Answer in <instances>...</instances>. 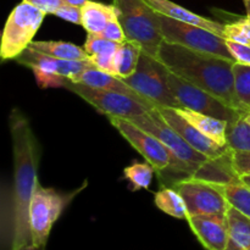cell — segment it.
Instances as JSON below:
<instances>
[{"label": "cell", "mask_w": 250, "mask_h": 250, "mask_svg": "<svg viewBox=\"0 0 250 250\" xmlns=\"http://www.w3.org/2000/svg\"><path fill=\"white\" fill-rule=\"evenodd\" d=\"M14 151V185L7 214H2L1 250L32 246L29 205L38 182L39 146L27 117L14 109L9 116Z\"/></svg>", "instance_id": "cell-1"}, {"label": "cell", "mask_w": 250, "mask_h": 250, "mask_svg": "<svg viewBox=\"0 0 250 250\" xmlns=\"http://www.w3.org/2000/svg\"><path fill=\"white\" fill-rule=\"evenodd\" d=\"M156 59L168 72L224 100L226 104L248 114L238 102L234 90L233 65L236 61L190 50L164 41Z\"/></svg>", "instance_id": "cell-2"}, {"label": "cell", "mask_w": 250, "mask_h": 250, "mask_svg": "<svg viewBox=\"0 0 250 250\" xmlns=\"http://www.w3.org/2000/svg\"><path fill=\"white\" fill-rule=\"evenodd\" d=\"M117 20L126 34V41L141 45L146 53L155 56L163 44L160 14L146 0H112Z\"/></svg>", "instance_id": "cell-3"}, {"label": "cell", "mask_w": 250, "mask_h": 250, "mask_svg": "<svg viewBox=\"0 0 250 250\" xmlns=\"http://www.w3.org/2000/svg\"><path fill=\"white\" fill-rule=\"evenodd\" d=\"M82 188L70 193H62L53 188L43 187L39 181L37 182L29 205V227L32 244L34 247L45 248L54 224Z\"/></svg>", "instance_id": "cell-4"}, {"label": "cell", "mask_w": 250, "mask_h": 250, "mask_svg": "<svg viewBox=\"0 0 250 250\" xmlns=\"http://www.w3.org/2000/svg\"><path fill=\"white\" fill-rule=\"evenodd\" d=\"M45 12L27 1L20 2L10 12L2 31L0 58L2 61L16 60L41 28Z\"/></svg>", "instance_id": "cell-5"}, {"label": "cell", "mask_w": 250, "mask_h": 250, "mask_svg": "<svg viewBox=\"0 0 250 250\" xmlns=\"http://www.w3.org/2000/svg\"><path fill=\"white\" fill-rule=\"evenodd\" d=\"M167 77V68L155 56L143 50L136 72L124 81L155 107L181 109L180 103L168 84Z\"/></svg>", "instance_id": "cell-6"}, {"label": "cell", "mask_w": 250, "mask_h": 250, "mask_svg": "<svg viewBox=\"0 0 250 250\" xmlns=\"http://www.w3.org/2000/svg\"><path fill=\"white\" fill-rule=\"evenodd\" d=\"M107 119L110 124L121 133V136L146 159V163L155 168V171L163 172L166 168L172 167L173 170L190 175L189 168L176 156H173L170 149L164 146L155 136L144 131L129 120L115 116H107Z\"/></svg>", "instance_id": "cell-7"}, {"label": "cell", "mask_w": 250, "mask_h": 250, "mask_svg": "<svg viewBox=\"0 0 250 250\" xmlns=\"http://www.w3.org/2000/svg\"><path fill=\"white\" fill-rule=\"evenodd\" d=\"M160 21L161 33H163L164 41L167 43L177 44L190 50L211 54V55L234 61L226 44V39L217 36L214 32H210L194 24L176 21L164 15H160Z\"/></svg>", "instance_id": "cell-8"}, {"label": "cell", "mask_w": 250, "mask_h": 250, "mask_svg": "<svg viewBox=\"0 0 250 250\" xmlns=\"http://www.w3.org/2000/svg\"><path fill=\"white\" fill-rule=\"evenodd\" d=\"M137 125L138 127L143 128L144 131L149 132L150 134L155 136L164 146H167L173 156L182 161L190 171L193 176L203 165L210 161L209 158L203 155L198 150L193 149L160 115L159 110H149L146 114L138 115L129 120Z\"/></svg>", "instance_id": "cell-9"}, {"label": "cell", "mask_w": 250, "mask_h": 250, "mask_svg": "<svg viewBox=\"0 0 250 250\" xmlns=\"http://www.w3.org/2000/svg\"><path fill=\"white\" fill-rule=\"evenodd\" d=\"M167 78L171 90L180 103L181 109L185 107L193 110L199 114L224 120L229 124L236 122L243 115H246L244 112L229 106L224 100L215 97L211 93L193 85L192 83L182 80L173 73L168 72Z\"/></svg>", "instance_id": "cell-10"}, {"label": "cell", "mask_w": 250, "mask_h": 250, "mask_svg": "<svg viewBox=\"0 0 250 250\" xmlns=\"http://www.w3.org/2000/svg\"><path fill=\"white\" fill-rule=\"evenodd\" d=\"M61 88L75 93L78 97L92 105L106 116H115L120 119L131 120L132 117L146 114L149 111L141 102L128 95L110 90L93 88L82 83L73 82L70 78H63Z\"/></svg>", "instance_id": "cell-11"}, {"label": "cell", "mask_w": 250, "mask_h": 250, "mask_svg": "<svg viewBox=\"0 0 250 250\" xmlns=\"http://www.w3.org/2000/svg\"><path fill=\"white\" fill-rule=\"evenodd\" d=\"M183 197L188 216L194 215H226L231 207L220 188L210 181L189 176L186 180L173 183Z\"/></svg>", "instance_id": "cell-12"}, {"label": "cell", "mask_w": 250, "mask_h": 250, "mask_svg": "<svg viewBox=\"0 0 250 250\" xmlns=\"http://www.w3.org/2000/svg\"><path fill=\"white\" fill-rule=\"evenodd\" d=\"M163 116V119L192 146L193 149L198 150L209 158L210 160H216L222 158L226 154L229 153V149L227 146H221L212 141L211 138L203 134L197 127L193 126L189 121L185 119L177 109L172 107H156Z\"/></svg>", "instance_id": "cell-13"}, {"label": "cell", "mask_w": 250, "mask_h": 250, "mask_svg": "<svg viewBox=\"0 0 250 250\" xmlns=\"http://www.w3.org/2000/svg\"><path fill=\"white\" fill-rule=\"evenodd\" d=\"M190 229L207 250H226L229 238L226 215H194L188 216Z\"/></svg>", "instance_id": "cell-14"}, {"label": "cell", "mask_w": 250, "mask_h": 250, "mask_svg": "<svg viewBox=\"0 0 250 250\" xmlns=\"http://www.w3.org/2000/svg\"><path fill=\"white\" fill-rule=\"evenodd\" d=\"M16 61L21 65L29 68H39L61 77L70 78L71 81L76 80L82 72L88 68L94 67L90 59L85 60H63V59L53 58L45 54L38 53L33 49L28 48L16 59Z\"/></svg>", "instance_id": "cell-15"}, {"label": "cell", "mask_w": 250, "mask_h": 250, "mask_svg": "<svg viewBox=\"0 0 250 250\" xmlns=\"http://www.w3.org/2000/svg\"><path fill=\"white\" fill-rule=\"evenodd\" d=\"M73 82L82 83V84L89 85V87L93 88H99V89H105L110 90V92L128 95V97H132L134 98V99L138 100V102H141L146 109H155V105L151 104L149 100H146V98H143L141 94H138L136 90L132 89L124 80L116 77V76L110 75V73L103 72V71L98 70V68L95 67L85 70L84 72L81 73L76 80H73Z\"/></svg>", "instance_id": "cell-16"}, {"label": "cell", "mask_w": 250, "mask_h": 250, "mask_svg": "<svg viewBox=\"0 0 250 250\" xmlns=\"http://www.w3.org/2000/svg\"><path fill=\"white\" fill-rule=\"evenodd\" d=\"M146 1L160 15L170 17V19L176 20V21L186 22V23L203 27V28L208 29L210 32H214L217 36L224 38V23H220V22L214 21V20L207 19V17L194 14V12L189 11L186 7L181 6V5L176 4V2L171 1V0H146Z\"/></svg>", "instance_id": "cell-17"}, {"label": "cell", "mask_w": 250, "mask_h": 250, "mask_svg": "<svg viewBox=\"0 0 250 250\" xmlns=\"http://www.w3.org/2000/svg\"><path fill=\"white\" fill-rule=\"evenodd\" d=\"M117 19V10L114 4L87 0L82 6V27L87 33L100 34L110 21Z\"/></svg>", "instance_id": "cell-18"}, {"label": "cell", "mask_w": 250, "mask_h": 250, "mask_svg": "<svg viewBox=\"0 0 250 250\" xmlns=\"http://www.w3.org/2000/svg\"><path fill=\"white\" fill-rule=\"evenodd\" d=\"M177 111L187 121H189L193 126L197 127L203 134L211 138L219 146H227V128H229V122L216 119V117L199 114V112H195L189 109H185V107L177 109Z\"/></svg>", "instance_id": "cell-19"}, {"label": "cell", "mask_w": 250, "mask_h": 250, "mask_svg": "<svg viewBox=\"0 0 250 250\" xmlns=\"http://www.w3.org/2000/svg\"><path fill=\"white\" fill-rule=\"evenodd\" d=\"M229 238L226 250H250V219L233 207L227 210Z\"/></svg>", "instance_id": "cell-20"}, {"label": "cell", "mask_w": 250, "mask_h": 250, "mask_svg": "<svg viewBox=\"0 0 250 250\" xmlns=\"http://www.w3.org/2000/svg\"><path fill=\"white\" fill-rule=\"evenodd\" d=\"M28 48L33 49L38 53L45 54V55L53 56V58L63 59V60H85L89 58L84 48L70 43V42L33 41L29 44Z\"/></svg>", "instance_id": "cell-21"}, {"label": "cell", "mask_w": 250, "mask_h": 250, "mask_svg": "<svg viewBox=\"0 0 250 250\" xmlns=\"http://www.w3.org/2000/svg\"><path fill=\"white\" fill-rule=\"evenodd\" d=\"M143 49L141 45L133 42L126 41L120 45L119 50L115 54V67L117 71V77L121 80L131 77L138 67Z\"/></svg>", "instance_id": "cell-22"}, {"label": "cell", "mask_w": 250, "mask_h": 250, "mask_svg": "<svg viewBox=\"0 0 250 250\" xmlns=\"http://www.w3.org/2000/svg\"><path fill=\"white\" fill-rule=\"evenodd\" d=\"M214 183L224 193L231 207L250 219V187L241 180V177L231 182Z\"/></svg>", "instance_id": "cell-23"}, {"label": "cell", "mask_w": 250, "mask_h": 250, "mask_svg": "<svg viewBox=\"0 0 250 250\" xmlns=\"http://www.w3.org/2000/svg\"><path fill=\"white\" fill-rule=\"evenodd\" d=\"M156 208L165 214L180 220H187V207L181 193L175 188H161L154 198Z\"/></svg>", "instance_id": "cell-24"}, {"label": "cell", "mask_w": 250, "mask_h": 250, "mask_svg": "<svg viewBox=\"0 0 250 250\" xmlns=\"http://www.w3.org/2000/svg\"><path fill=\"white\" fill-rule=\"evenodd\" d=\"M227 148L232 151L250 153V124L244 115L236 122L229 124Z\"/></svg>", "instance_id": "cell-25"}, {"label": "cell", "mask_w": 250, "mask_h": 250, "mask_svg": "<svg viewBox=\"0 0 250 250\" xmlns=\"http://www.w3.org/2000/svg\"><path fill=\"white\" fill-rule=\"evenodd\" d=\"M234 90L242 106L250 112V66L234 63Z\"/></svg>", "instance_id": "cell-26"}, {"label": "cell", "mask_w": 250, "mask_h": 250, "mask_svg": "<svg viewBox=\"0 0 250 250\" xmlns=\"http://www.w3.org/2000/svg\"><path fill=\"white\" fill-rule=\"evenodd\" d=\"M155 168L146 163H136L124 170V175L133 186V189H148L153 181Z\"/></svg>", "instance_id": "cell-27"}, {"label": "cell", "mask_w": 250, "mask_h": 250, "mask_svg": "<svg viewBox=\"0 0 250 250\" xmlns=\"http://www.w3.org/2000/svg\"><path fill=\"white\" fill-rule=\"evenodd\" d=\"M121 44L103 38L99 34L87 33V39L83 45L89 56L94 55H115Z\"/></svg>", "instance_id": "cell-28"}, {"label": "cell", "mask_w": 250, "mask_h": 250, "mask_svg": "<svg viewBox=\"0 0 250 250\" xmlns=\"http://www.w3.org/2000/svg\"><path fill=\"white\" fill-rule=\"evenodd\" d=\"M224 38L238 43L250 44V17H241L229 23H225Z\"/></svg>", "instance_id": "cell-29"}, {"label": "cell", "mask_w": 250, "mask_h": 250, "mask_svg": "<svg viewBox=\"0 0 250 250\" xmlns=\"http://www.w3.org/2000/svg\"><path fill=\"white\" fill-rule=\"evenodd\" d=\"M226 44L232 58L237 63L250 66V44L238 43V42L226 39Z\"/></svg>", "instance_id": "cell-30"}, {"label": "cell", "mask_w": 250, "mask_h": 250, "mask_svg": "<svg viewBox=\"0 0 250 250\" xmlns=\"http://www.w3.org/2000/svg\"><path fill=\"white\" fill-rule=\"evenodd\" d=\"M55 16L65 20V21L71 22L75 24H81L82 26V7L75 6L71 4H63L56 10Z\"/></svg>", "instance_id": "cell-31"}, {"label": "cell", "mask_w": 250, "mask_h": 250, "mask_svg": "<svg viewBox=\"0 0 250 250\" xmlns=\"http://www.w3.org/2000/svg\"><path fill=\"white\" fill-rule=\"evenodd\" d=\"M231 160L232 167H233L234 172H236L239 177L250 175V153L232 151Z\"/></svg>", "instance_id": "cell-32"}, {"label": "cell", "mask_w": 250, "mask_h": 250, "mask_svg": "<svg viewBox=\"0 0 250 250\" xmlns=\"http://www.w3.org/2000/svg\"><path fill=\"white\" fill-rule=\"evenodd\" d=\"M36 75V80L38 82L39 87L42 88H48V87H54V88H61L62 85L63 78L61 76L54 75V73L46 72V71L39 70V68H33L32 70Z\"/></svg>", "instance_id": "cell-33"}, {"label": "cell", "mask_w": 250, "mask_h": 250, "mask_svg": "<svg viewBox=\"0 0 250 250\" xmlns=\"http://www.w3.org/2000/svg\"><path fill=\"white\" fill-rule=\"evenodd\" d=\"M99 36H102L103 38H106L109 39V41L116 42V43L120 44L126 42V34H125L124 28H122L121 23H120L117 19L110 21L109 23H107V26L104 28V31H103Z\"/></svg>", "instance_id": "cell-34"}, {"label": "cell", "mask_w": 250, "mask_h": 250, "mask_svg": "<svg viewBox=\"0 0 250 250\" xmlns=\"http://www.w3.org/2000/svg\"><path fill=\"white\" fill-rule=\"evenodd\" d=\"M89 59L95 68L117 77V71L115 67V55H94L89 56Z\"/></svg>", "instance_id": "cell-35"}, {"label": "cell", "mask_w": 250, "mask_h": 250, "mask_svg": "<svg viewBox=\"0 0 250 250\" xmlns=\"http://www.w3.org/2000/svg\"><path fill=\"white\" fill-rule=\"evenodd\" d=\"M24 1L29 2V4L34 5L38 9L43 10L45 14L54 15L56 10L65 4V0H24Z\"/></svg>", "instance_id": "cell-36"}, {"label": "cell", "mask_w": 250, "mask_h": 250, "mask_svg": "<svg viewBox=\"0 0 250 250\" xmlns=\"http://www.w3.org/2000/svg\"><path fill=\"white\" fill-rule=\"evenodd\" d=\"M87 0H65L66 4H71V5H75V6H80L82 7L83 5L85 4Z\"/></svg>", "instance_id": "cell-37"}, {"label": "cell", "mask_w": 250, "mask_h": 250, "mask_svg": "<svg viewBox=\"0 0 250 250\" xmlns=\"http://www.w3.org/2000/svg\"><path fill=\"white\" fill-rule=\"evenodd\" d=\"M14 250H44V248H38V247H34L33 244H32V246H24V247H21V248L14 249Z\"/></svg>", "instance_id": "cell-38"}, {"label": "cell", "mask_w": 250, "mask_h": 250, "mask_svg": "<svg viewBox=\"0 0 250 250\" xmlns=\"http://www.w3.org/2000/svg\"><path fill=\"white\" fill-rule=\"evenodd\" d=\"M244 1V6H246L247 10V16L250 17V0H243Z\"/></svg>", "instance_id": "cell-39"}, {"label": "cell", "mask_w": 250, "mask_h": 250, "mask_svg": "<svg viewBox=\"0 0 250 250\" xmlns=\"http://www.w3.org/2000/svg\"><path fill=\"white\" fill-rule=\"evenodd\" d=\"M241 180L243 181V182L246 183L247 186H249V187H250V175H247V176H242V177H241Z\"/></svg>", "instance_id": "cell-40"}, {"label": "cell", "mask_w": 250, "mask_h": 250, "mask_svg": "<svg viewBox=\"0 0 250 250\" xmlns=\"http://www.w3.org/2000/svg\"><path fill=\"white\" fill-rule=\"evenodd\" d=\"M244 117H246V120H247V121H248L249 124H250V112H248V114H246V115H244Z\"/></svg>", "instance_id": "cell-41"}]
</instances>
